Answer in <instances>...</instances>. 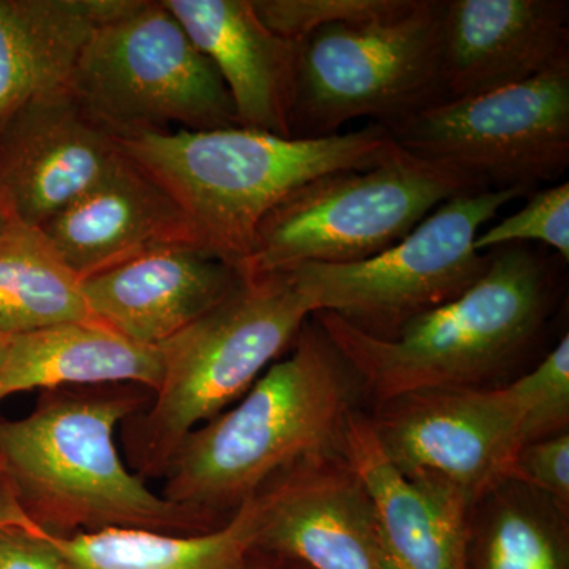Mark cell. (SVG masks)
Instances as JSON below:
<instances>
[{
	"label": "cell",
	"instance_id": "6da1fadb",
	"mask_svg": "<svg viewBox=\"0 0 569 569\" xmlns=\"http://www.w3.org/2000/svg\"><path fill=\"white\" fill-rule=\"evenodd\" d=\"M361 378L316 317L233 407L197 427L164 468L160 496L222 529L298 467L342 455Z\"/></svg>",
	"mask_w": 569,
	"mask_h": 569
},
{
	"label": "cell",
	"instance_id": "7a4b0ae2",
	"mask_svg": "<svg viewBox=\"0 0 569 569\" xmlns=\"http://www.w3.org/2000/svg\"><path fill=\"white\" fill-rule=\"evenodd\" d=\"M489 252L488 271L470 290L410 321L396 339H373L331 312L312 313L372 406L421 389L501 387L538 353L568 263L546 247Z\"/></svg>",
	"mask_w": 569,
	"mask_h": 569
},
{
	"label": "cell",
	"instance_id": "3957f363",
	"mask_svg": "<svg viewBox=\"0 0 569 569\" xmlns=\"http://www.w3.org/2000/svg\"><path fill=\"white\" fill-rule=\"evenodd\" d=\"M133 385L41 391L29 417L0 419V462L18 503L41 530L67 537L137 529L192 537L208 520L164 500L127 468L116 427L148 407Z\"/></svg>",
	"mask_w": 569,
	"mask_h": 569
},
{
	"label": "cell",
	"instance_id": "277c9868",
	"mask_svg": "<svg viewBox=\"0 0 569 569\" xmlns=\"http://www.w3.org/2000/svg\"><path fill=\"white\" fill-rule=\"evenodd\" d=\"M127 159L170 194L198 250L238 266L277 204L321 176L367 170L397 148L378 123L325 138H283L258 130L144 132L118 137Z\"/></svg>",
	"mask_w": 569,
	"mask_h": 569
},
{
	"label": "cell",
	"instance_id": "5b68a950",
	"mask_svg": "<svg viewBox=\"0 0 569 569\" xmlns=\"http://www.w3.org/2000/svg\"><path fill=\"white\" fill-rule=\"evenodd\" d=\"M312 313L290 271L242 276L223 302L159 346L162 385L152 406L126 421L138 477L162 478L183 438L234 406Z\"/></svg>",
	"mask_w": 569,
	"mask_h": 569
},
{
	"label": "cell",
	"instance_id": "8992f818",
	"mask_svg": "<svg viewBox=\"0 0 569 569\" xmlns=\"http://www.w3.org/2000/svg\"><path fill=\"white\" fill-rule=\"evenodd\" d=\"M82 110L111 134L239 127L233 100L163 0H114L70 82Z\"/></svg>",
	"mask_w": 569,
	"mask_h": 569
},
{
	"label": "cell",
	"instance_id": "52a82bcc",
	"mask_svg": "<svg viewBox=\"0 0 569 569\" xmlns=\"http://www.w3.org/2000/svg\"><path fill=\"white\" fill-rule=\"evenodd\" d=\"M445 164L400 151L367 170L337 171L299 187L264 217L242 276L302 264H351L399 244L438 206L479 192Z\"/></svg>",
	"mask_w": 569,
	"mask_h": 569
},
{
	"label": "cell",
	"instance_id": "ba28073f",
	"mask_svg": "<svg viewBox=\"0 0 569 569\" xmlns=\"http://www.w3.org/2000/svg\"><path fill=\"white\" fill-rule=\"evenodd\" d=\"M520 189L458 194L406 239L366 261L288 269L313 313L331 312L373 339L391 340L410 321L455 301L486 274L490 252L475 239Z\"/></svg>",
	"mask_w": 569,
	"mask_h": 569
},
{
	"label": "cell",
	"instance_id": "9c48e42d",
	"mask_svg": "<svg viewBox=\"0 0 569 569\" xmlns=\"http://www.w3.org/2000/svg\"><path fill=\"white\" fill-rule=\"evenodd\" d=\"M443 9L445 0H415L399 17L310 33L296 81L293 137H332L359 118L389 129L445 102Z\"/></svg>",
	"mask_w": 569,
	"mask_h": 569
},
{
	"label": "cell",
	"instance_id": "30bf717a",
	"mask_svg": "<svg viewBox=\"0 0 569 569\" xmlns=\"http://www.w3.org/2000/svg\"><path fill=\"white\" fill-rule=\"evenodd\" d=\"M387 130L403 152L452 168L479 189L537 192L569 167V66L433 104Z\"/></svg>",
	"mask_w": 569,
	"mask_h": 569
},
{
	"label": "cell",
	"instance_id": "8fae6325",
	"mask_svg": "<svg viewBox=\"0 0 569 569\" xmlns=\"http://www.w3.org/2000/svg\"><path fill=\"white\" fill-rule=\"evenodd\" d=\"M366 413L403 477L447 486L471 507L511 478L527 445L522 408L509 383L421 389L373 403Z\"/></svg>",
	"mask_w": 569,
	"mask_h": 569
},
{
	"label": "cell",
	"instance_id": "7c38bea8",
	"mask_svg": "<svg viewBox=\"0 0 569 569\" xmlns=\"http://www.w3.org/2000/svg\"><path fill=\"white\" fill-rule=\"evenodd\" d=\"M126 160L70 89L37 97L0 119V209L41 228Z\"/></svg>",
	"mask_w": 569,
	"mask_h": 569
},
{
	"label": "cell",
	"instance_id": "4fadbf2b",
	"mask_svg": "<svg viewBox=\"0 0 569 569\" xmlns=\"http://www.w3.org/2000/svg\"><path fill=\"white\" fill-rule=\"evenodd\" d=\"M263 496L254 549L312 569H388L372 500L346 451L296 468Z\"/></svg>",
	"mask_w": 569,
	"mask_h": 569
},
{
	"label": "cell",
	"instance_id": "5bb4252c",
	"mask_svg": "<svg viewBox=\"0 0 569 569\" xmlns=\"http://www.w3.org/2000/svg\"><path fill=\"white\" fill-rule=\"evenodd\" d=\"M569 66L568 0H445V102Z\"/></svg>",
	"mask_w": 569,
	"mask_h": 569
},
{
	"label": "cell",
	"instance_id": "9a60e30c",
	"mask_svg": "<svg viewBox=\"0 0 569 569\" xmlns=\"http://www.w3.org/2000/svg\"><path fill=\"white\" fill-rule=\"evenodd\" d=\"M198 50L211 59L242 129L293 137V107L305 40L277 36L252 0H163Z\"/></svg>",
	"mask_w": 569,
	"mask_h": 569
},
{
	"label": "cell",
	"instance_id": "2e32d148",
	"mask_svg": "<svg viewBox=\"0 0 569 569\" xmlns=\"http://www.w3.org/2000/svg\"><path fill=\"white\" fill-rule=\"evenodd\" d=\"M242 274L189 247L134 258L81 280L100 325L146 347H159L223 302Z\"/></svg>",
	"mask_w": 569,
	"mask_h": 569
},
{
	"label": "cell",
	"instance_id": "e0dca14e",
	"mask_svg": "<svg viewBox=\"0 0 569 569\" xmlns=\"http://www.w3.org/2000/svg\"><path fill=\"white\" fill-rule=\"evenodd\" d=\"M40 230L81 280L160 250H198L179 206L129 159Z\"/></svg>",
	"mask_w": 569,
	"mask_h": 569
},
{
	"label": "cell",
	"instance_id": "ac0fdd59",
	"mask_svg": "<svg viewBox=\"0 0 569 569\" xmlns=\"http://www.w3.org/2000/svg\"><path fill=\"white\" fill-rule=\"evenodd\" d=\"M346 458L372 500L388 569H468L471 505L447 486L403 477L378 445L365 408L348 425Z\"/></svg>",
	"mask_w": 569,
	"mask_h": 569
},
{
	"label": "cell",
	"instance_id": "d6986e66",
	"mask_svg": "<svg viewBox=\"0 0 569 569\" xmlns=\"http://www.w3.org/2000/svg\"><path fill=\"white\" fill-rule=\"evenodd\" d=\"M162 380L159 347L140 346L100 323H62L10 336L0 402L32 389L133 385L156 392Z\"/></svg>",
	"mask_w": 569,
	"mask_h": 569
},
{
	"label": "cell",
	"instance_id": "ffe728a7",
	"mask_svg": "<svg viewBox=\"0 0 569 569\" xmlns=\"http://www.w3.org/2000/svg\"><path fill=\"white\" fill-rule=\"evenodd\" d=\"M114 0H0V119L69 89L86 44Z\"/></svg>",
	"mask_w": 569,
	"mask_h": 569
},
{
	"label": "cell",
	"instance_id": "44dd1931",
	"mask_svg": "<svg viewBox=\"0 0 569 569\" xmlns=\"http://www.w3.org/2000/svg\"><path fill=\"white\" fill-rule=\"evenodd\" d=\"M264 496L247 501L222 529L192 537L107 529L67 537L41 530L63 569H244L257 546Z\"/></svg>",
	"mask_w": 569,
	"mask_h": 569
},
{
	"label": "cell",
	"instance_id": "7402d4cb",
	"mask_svg": "<svg viewBox=\"0 0 569 569\" xmlns=\"http://www.w3.org/2000/svg\"><path fill=\"white\" fill-rule=\"evenodd\" d=\"M468 569H569V512L508 479L471 507Z\"/></svg>",
	"mask_w": 569,
	"mask_h": 569
},
{
	"label": "cell",
	"instance_id": "603a6c76",
	"mask_svg": "<svg viewBox=\"0 0 569 569\" xmlns=\"http://www.w3.org/2000/svg\"><path fill=\"white\" fill-rule=\"evenodd\" d=\"M62 323H99L80 277L40 228L6 217L0 222V331L17 336Z\"/></svg>",
	"mask_w": 569,
	"mask_h": 569
},
{
	"label": "cell",
	"instance_id": "cb8c5ba5",
	"mask_svg": "<svg viewBox=\"0 0 569 569\" xmlns=\"http://www.w3.org/2000/svg\"><path fill=\"white\" fill-rule=\"evenodd\" d=\"M260 20L277 36L306 40L332 24H365L399 17L415 0H252Z\"/></svg>",
	"mask_w": 569,
	"mask_h": 569
},
{
	"label": "cell",
	"instance_id": "d4e9b609",
	"mask_svg": "<svg viewBox=\"0 0 569 569\" xmlns=\"http://www.w3.org/2000/svg\"><path fill=\"white\" fill-rule=\"evenodd\" d=\"M509 388L522 408L527 443L568 432V332L523 376L509 381Z\"/></svg>",
	"mask_w": 569,
	"mask_h": 569
},
{
	"label": "cell",
	"instance_id": "484cf974",
	"mask_svg": "<svg viewBox=\"0 0 569 569\" xmlns=\"http://www.w3.org/2000/svg\"><path fill=\"white\" fill-rule=\"evenodd\" d=\"M539 242L569 261V183L546 187L529 197L520 211L481 231L475 239L478 252L498 247Z\"/></svg>",
	"mask_w": 569,
	"mask_h": 569
},
{
	"label": "cell",
	"instance_id": "4316f807",
	"mask_svg": "<svg viewBox=\"0 0 569 569\" xmlns=\"http://www.w3.org/2000/svg\"><path fill=\"white\" fill-rule=\"evenodd\" d=\"M509 479L539 490L569 512V432L523 445Z\"/></svg>",
	"mask_w": 569,
	"mask_h": 569
},
{
	"label": "cell",
	"instance_id": "83f0119b",
	"mask_svg": "<svg viewBox=\"0 0 569 569\" xmlns=\"http://www.w3.org/2000/svg\"><path fill=\"white\" fill-rule=\"evenodd\" d=\"M0 569H63L54 550L28 516L0 529Z\"/></svg>",
	"mask_w": 569,
	"mask_h": 569
},
{
	"label": "cell",
	"instance_id": "f1b7e54d",
	"mask_svg": "<svg viewBox=\"0 0 569 569\" xmlns=\"http://www.w3.org/2000/svg\"><path fill=\"white\" fill-rule=\"evenodd\" d=\"M24 512L14 497L13 488H11L9 477L3 470L0 462V529L9 526H17Z\"/></svg>",
	"mask_w": 569,
	"mask_h": 569
},
{
	"label": "cell",
	"instance_id": "f546056e",
	"mask_svg": "<svg viewBox=\"0 0 569 569\" xmlns=\"http://www.w3.org/2000/svg\"><path fill=\"white\" fill-rule=\"evenodd\" d=\"M244 569H312L306 567L301 561L284 559V557L272 556V553L261 552L253 549L247 560Z\"/></svg>",
	"mask_w": 569,
	"mask_h": 569
},
{
	"label": "cell",
	"instance_id": "4dcf8cb0",
	"mask_svg": "<svg viewBox=\"0 0 569 569\" xmlns=\"http://www.w3.org/2000/svg\"><path fill=\"white\" fill-rule=\"evenodd\" d=\"M9 340L10 336L3 335L0 331V367H2L3 361H6L7 350H9Z\"/></svg>",
	"mask_w": 569,
	"mask_h": 569
},
{
	"label": "cell",
	"instance_id": "1f68e13d",
	"mask_svg": "<svg viewBox=\"0 0 569 569\" xmlns=\"http://www.w3.org/2000/svg\"><path fill=\"white\" fill-rule=\"evenodd\" d=\"M3 219H6V216H3L2 209H0V222H2Z\"/></svg>",
	"mask_w": 569,
	"mask_h": 569
}]
</instances>
